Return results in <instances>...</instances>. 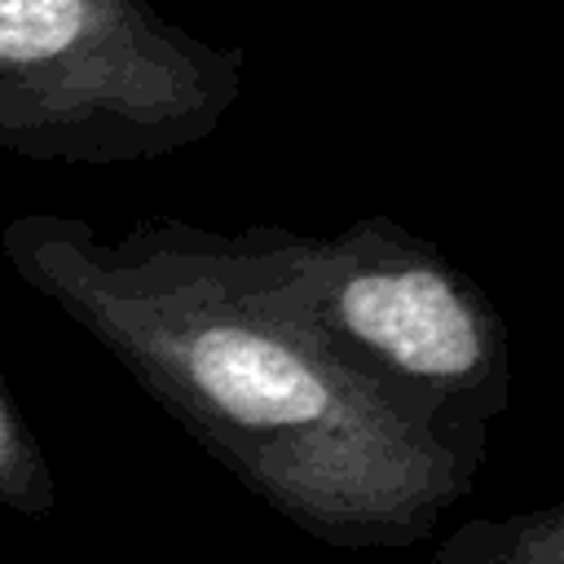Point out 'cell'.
<instances>
[{"mask_svg":"<svg viewBox=\"0 0 564 564\" xmlns=\"http://www.w3.org/2000/svg\"><path fill=\"white\" fill-rule=\"evenodd\" d=\"M53 471L40 441L22 423L4 379H0V507L22 516H44L53 507Z\"/></svg>","mask_w":564,"mask_h":564,"instance_id":"5","label":"cell"},{"mask_svg":"<svg viewBox=\"0 0 564 564\" xmlns=\"http://www.w3.org/2000/svg\"><path fill=\"white\" fill-rule=\"evenodd\" d=\"M0 251L308 538L410 546L471 489L476 463L423 414L300 326L234 300L159 220L106 242L84 220L31 212L4 225Z\"/></svg>","mask_w":564,"mask_h":564,"instance_id":"1","label":"cell"},{"mask_svg":"<svg viewBox=\"0 0 564 564\" xmlns=\"http://www.w3.org/2000/svg\"><path fill=\"white\" fill-rule=\"evenodd\" d=\"M432 564H564V507L467 520L436 546Z\"/></svg>","mask_w":564,"mask_h":564,"instance_id":"4","label":"cell"},{"mask_svg":"<svg viewBox=\"0 0 564 564\" xmlns=\"http://www.w3.org/2000/svg\"><path fill=\"white\" fill-rule=\"evenodd\" d=\"M167 242L234 300L264 308L423 414L471 463L507 410V326L489 295L388 216L339 234H212L159 220Z\"/></svg>","mask_w":564,"mask_h":564,"instance_id":"2","label":"cell"},{"mask_svg":"<svg viewBox=\"0 0 564 564\" xmlns=\"http://www.w3.org/2000/svg\"><path fill=\"white\" fill-rule=\"evenodd\" d=\"M247 48L207 44L150 0H0V150L141 163L220 128Z\"/></svg>","mask_w":564,"mask_h":564,"instance_id":"3","label":"cell"}]
</instances>
